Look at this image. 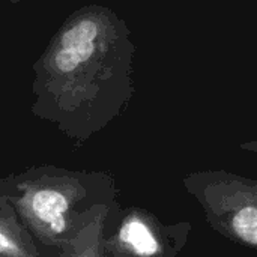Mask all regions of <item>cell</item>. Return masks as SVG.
Here are the masks:
<instances>
[{
    "label": "cell",
    "instance_id": "cell-1",
    "mask_svg": "<svg viewBox=\"0 0 257 257\" xmlns=\"http://www.w3.org/2000/svg\"><path fill=\"white\" fill-rule=\"evenodd\" d=\"M131 32L113 9L74 11L33 63L32 113L77 143L110 125L134 95Z\"/></svg>",
    "mask_w": 257,
    "mask_h": 257
},
{
    "label": "cell",
    "instance_id": "cell-4",
    "mask_svg": "<svg viewBox=\"0 0 257 257\" xmlns=\"http://www.w3.org/2000/svg\"><path fill=\"white\" fill-rule=\"evenodd\" d=\"M190 233V221L164 223L145 208L116 202L105 217L101 257H178Z\"/></svg>",
    "mask_w": 257,
    "mask_h": 257
},
{
    "label": "cell",
    "instance_id": "cell-5",
    "mask_svg": "<svg viewBox=\"0 0 257 257\" xmlns=\"http://www.w3.org/2000/svg\"><path fill=\"white\" fill-rule=\"evenodd\" d=\"M0 257H42L9 202L3 178H0Z\"/></svg>",
    "mask_w": 257,
    "mask_h": 257
},
{
    "label": "cell",
    "instance_id": "cell-3",
    "mask_svg": "<svg viewBox=\"0 0 257 257\" xmlns=\"http://www.w3.org/2000/svg\"><path fill=\"white\" fill-rule=\"evenodd\" d=\"M182 185L218 235L257 251V179L227 170H200L187 175Z\"/></svg>",
    "mask_w": 257,
    "mask_h": 257
},
{
    "label": "cell",
    "instance_id": "cell-7",
    "mask_svg": "<svg viewBox=\"0 0 257 257\" xmlns=\"http://www.w3.org/2000/svg\"><path fill=\"white\" fill-rule=\"evenodd\" d=\"M241 149L247 151V152H253L257 154V140H251V142H245V143H241L239 145Z\"/></svg>",
    "mask_w": 257,
    "mask_h": 257
},
{
    "label": "cell",
    "instance_id": "cell-2",
    "mask_svg": "<svg viewBox=\"0 0 257 257\" xmlns=\"http://www.w3.org/2000/svg\"><path fill=\"white\" fill-rule=\"evenodd\" d=\"M3 184L42 257L60 256L102 209L117 202L116 181L107 172L45 164L8 175Z\"/></svg>",
    "mask_w": 257,
    "mask_h": 257
},
{
    "label": "cell",
    "instance_id": "cell-6",
    "mask_svg": "<svg viewBox=\"0 0 257 257\" xmlns=\"http://www.w3.org/2000/svg\"><path fill=\"white\" fill-rule=\"evenodd\" d=\"M110 208L102 209L81 230V233L60 253L59 257H101L102 232H104L105 217H107Z\"/></svg>",
    "mask_w": 257,
    "mask_h": 257
}]
</instances>
